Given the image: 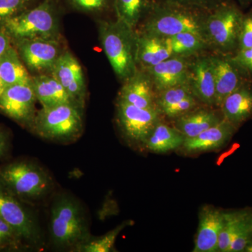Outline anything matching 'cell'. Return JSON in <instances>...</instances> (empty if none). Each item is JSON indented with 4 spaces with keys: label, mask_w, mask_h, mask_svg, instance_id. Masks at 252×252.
Returning a JSON list of instances; mask_svg holds the SVG:
<instances>
[{
    "label": "cell",
    "mask_w": 252,
    "mask_h": 252,
    "mask_svg": "<svg viewBox=\"0 0 252 252\" xmlns=\"http://www.w3.org/2000/svg\"><path fill=\"white\" fill-rule=\"evenodd\" d=\"M36 100L32 84L6 86L0 94V112L30 130L36 114Z\"/></svg>",
    "instance_id": "30bf717a"
},
{
    "label": "cell",
    "mask_w": 252,
    "mask_h": 252,
    "mask_svg": "<svg viewBox=\"0 0 252 252\" xmlns=\"http://www.w3.org/2000/svg\"><path fill=\"white\" fill-rule=\"evenodd\" d=\"M32 86L36 99L42 107H52L63 104H75L61 83L51 74H38L32 77Z\"/></svg>",
    "instance_id": "44dd1931"
},
{
    "label": "cell",
    "mask_w": 252,
    "mask_h": 252,
    "mask_svg": "<svg viewBox=\"0 0 252 252\" xmlns=\"http://www.w3.org/2000/svg\"><path fill=\"white\" fill-rule=\"evenodd\" d=\"M35 0H0V25L32 7Z\"/></svg>",
    "instance_id": "4dcf8cb0"
},
{
    "label": "cell",
    "mask_w": 252,
    "mask_h": 252,
    "mask_svg": "<svg viewBox=\"0 0 252 252\" xmlns=\"http://www.w3.org/2000/svg\"><path fill=\"white\" fill-rule=\"evenodd\" d=\"M193 95L189 83L180 84L158 92L157 105L160 112L173 104L178 103L182 99ZM194 96V95H193Z\"/></svg>",
    "instance_id": "f1b7e54d"
},
{
    "label": "cell",
    "mask_w": 252,
    "mask_h": 252,
    "mask_svg": "<svg viewBox=\"0 0 252 252\" xmlns=\"http://www.w3.org/2000/svg\"><path fill=\"white\" fill-rule=\"evenodd\" d=\"M72 9L85 13H100L106 11L113 0H66Z\"/></svg>",
    "instance_id": "1f68e13d"
},
{
    "label": "cell",
    "mask_w": 252,
    "mask_h": 252,
    "mask_svg": "<svg viewBox=\"0 0 252 252\" xmlns=\"http://www.w3.org/2000/svg\"><path fill=\"white\" fill-rule=\"evenodd\" d=\"M197 104V99L193 95L189 96L178 103L164 109L160 113L165 114L168 118L177 119L195 109Z\"/></svg>",
    "instance_id": "d6a6232c"
},
{
    "label": "cell",
    "mask_w": 252,
    "mask_h": 252,
    "mask_svg": "<svg viewBox=\"0 0 252 252\" xmlns=\"http://www.w3.org/2000/svg\"><path fill=\"white\" fill-rule=\"evenodd\" d=\"M59 1L42 0L0 26L11 41L23 39H59Z\"/></svg>",
    "instance_id": "277c9868"
},
{
    "label": "cell",
    "mask_w": 252,
    "mask_h": 252,
    "mask_svg": "<svg viewBox=\"0 0 252 252\" xmlns=\"http://www.w3.org/2000/svg\"><path fill=\"white\" fill-rule=\"evenodd\" d=\"M237 127L223 119L217 125L193 138H185L182 147L189 153L209 152L221 148L229 142Z\"/></svg>",
    "instance_id": "ac0fdd59"
},
{
    "label": "cell",
    "mask_w": 252,
    "mask_h": 252,
    "mask_svg": "<svg viewBox=\"0 0 252 252\" xmlns=\"http://www.w3.org/2000/svg\"><path fill=\"white\" fill-rule=\"evenodd\" d=\"M160 114L158 108H140L117 99L118 126L126 140L135 145H145L152 130L160 122Z\"/></svg>",
    "instance_id": "9c48e42d"
},
{
    "label": "cell",
    "mask_w": 252,
    "mask_h": 252,
    "mask_svg": "<svg viewBox=\"0 0 252 252\" xmlns=\"http://www.w3.org/2000/svg\"><path fill=\"white\" fill-rule=\"evenodd\" d=\"M67 91L73 102L84 109L86 97L85 79L80 63L69 51L60 55L51 71Z\"/></svg>",
    "instance_id": "7c38bea8"
},
{
    "label": "cell",
    "mask_w": 252,
    "mask_h": 252,
    "mask_svg": "<svg viewBox=\"0 0 252 252\" xmlns=\"http://www.w3.org/2000/svg\"><path fill=\"white\" fill-rule=\"evenodd\" d=\"M223 220V211L212 205L201 209L193 252H217Z\"/></svg>",
    "instance_id": "e0dca14e"
},
{
    "label": "cell",
    "mask_w": 252,
    "mask_h": 252,
    "mask_svg": "<svg viewBox=\"0 0 252 252\" xmlns=\"http://www.w3.org/2000/svg\"><path fill=\"white\" fill-rule=\"evenodd\" d=\"M129 220L118 225L114 229L111 230L107 234L97 238L89 239L85 243L78 249L77 251L84 252H109L112 251L116 239L120 232L130 224Z\"/></svg>",
    "instance_id": "83f0119b"
},
{
    "label": "cell",
    "mask_w": 252,
    "mask_h": 252,
    "mask_svg": "<svg viewBox=\"0 0 252 252\" xmlns=\"http://www.w3.org/2000/svg\"><path fill=\"white\" fill-rule=\"evenodd\" d=\"M163 2L172 3L193 8V9L203 10V11H211L220 5L230 0H157Z\"/></svg>",
    "instance_id": "836d02e7"
},
{
    "label": "cell",
    "mask_w": 252,
    "mask_h": 252,
    "mask_svg": "<svg viewBox=\"0 0 252 252\" xmlns=\"http://www.w3.org/2000/svg\"><path fill=\"white\" fill-rule=\"evenodd\" d=\"M223 119L238 127L252 117V79L227 96L220 107Z\"/></svg>",
    "instance_id": "d6986e66"
},
{
    "label": "cell",
    "mask_w": 252,
    "mask_h": 252,
    "mask_svg": "<svg viewBox=\"0 0 252 252\" xmlns=\"http://www.w3.org/2000/svg\"><path fill=\"white\" fill-rule=\"evenodd\" d=\"M82 109L74 104L42 107L36 112L31 130L41 138L61 143L77 140L83 132Z\"/></svg>",
    "instance_id": "8992f818"
},
{
    "label": "cell",
    "mask_w": 252,
    "mask_h": 252,
    "mask_svg": "<svg viewBox=\"0 0 252 252\" xmlns=\"http://www.w3.org/2000/svg\"><path fill=\"white\" fill-rule=\"evenodd\" d=\"M0 182L24 203L43 200L52 190L53 181L43 167L28 160H16L0 166Z\"/></svg>",
    "instance_id": "5b68a950"
},
{
    "label": "cell",
    "mask_w": 252,
    "mask_h": 252,
    "mask_svg": "<svg viewBox=\"0 0 252 252\" xmlns=\"http://www.w3.org/2000/svg\"><path fill=\"white\" fill-rule=\"evenodd\" d=\"M209 12L157 1L143 20L140 32L164 38L182 32H194L205 38L204 28Z\"/></svg>",
    "instance_id": "7a4b0ae2"
},
{
    "label": "cell",
    "mask_w": 252,
    "mask_h": 252,
    "mask_svg": "<svg viewBox=\"0 0 252 252\" xmlns=\"http://www.w3.org/2000/svg\"><path fill=\"white\" fill-rule=\"evenodd\" d=\"M22 240L14 228L0 217V251L21 250Z\"/></svg>",
    "instance_id": "f546056e"
},
{
    "label": "cell",
    "mask_w": 252,
    "mask_h": 252,
    "mask_svg": "<svg viewBox=\"0 0 252 252\" xmlns=\"http://www.w3.org/2000/svg\"><path fill=\"white\" fill-rule=\"evenodd\" d=\"M136 60L143 69L170 59L172 54L166 38L136 32Z\"/></svg>",
    "instance_id": "ffe728a7"
},
{
    "label": "cell",
    "mask_w": 252,
    "mask_h": 252,
    "mask_svg": "<svg viewBox=\"0 0 252 252\" xmlns=\"http://www.w3.org/2000/svg\"><path fill=\"white\" fill-rule=\"evenodd\" d=\"M188 83L194 97L208 107L215 106V82L210 56L190 61Z\"/></svg>",
    "instance_id": "5bb4252c"
},
{
    "label": "cell",
    "mask_w": 252,
    "mask_h": 252,
    "mask_svg": "<svg viewBox=\"0 0 252 252\" xmlns=\"http://www.w3.org/2000/svg\"><path fill=\"white\" fill-rule=\"evenodd\" d=\"M10 136L4 127L0 126V158L7 154L10 148Z\"/></svg>",
    "instance_id": "8d00e7d4"
},
{
    "label": "cell",
    "mask_w": 252,
    "mask_h": 252,
    "mask_svg": "<svg viewBox=\"0 0 252 252\" xmlns=\"http://www.w3.org/2000/svg\"><path fill=\"white\" fill-rule=\"evenodd\" d=\"M5 88H6V86H5L4 81H3L2 79H1V75H0V94H1V93L3 92V91L4 90Z\"/></svg>",
    "instance_id": "ab89813d"
},
{
    "label": "cell",
    "mask_w": 252,
    "mask_h": 252,
    "mask_svg": "<svg viewBox=\"0 0 252 252\" xmlns=\"http://www.w3.org/2000/svg\"><path fill=\"white\" fill-rule=\"evenodd\" d=\"M232 59L252 78V46L238 51Z\"/></svg>",
    "instance_id": "d590c367"
},
{
    "label": "cell",
    "mask_w": 252,
    "mask_h": 252,
    "mask_svg": "<svg viewBox=\"0 0 252 252\" xmlns=\"http://www.w3.org/2000/svg\"><path fill=\"white\" fill-rule=\"evenodd\" d=\"M99 40L111 66L119 79L126 81L137 70L135 30L117 19L99 22Z\"/></svg>",
    "instance_id": "3957f363"
},
{
    "label": "cell",
    "mask_w": 252,
    "mask_h": 252,
    "mask_svg": "<svg viewBox=\"0 0 252 252\" xmlns=\"http://www.w3.org/2000/svg\"><path fill=\"white\" fill-rule=\"evenodd\" d=\"M185 137L176 129L158 122L146 142V148L158 154H165L182 147Z\"/></svg>",
    "instance_id": "cb8c5ba5"
},
{
    "label": "cell",
    "mask_w": 252,
    "mask_h": 252,
    "mask_svg": "<svg viewBox=\"0 0 252 252\" xmlns=\"http://www.w3.org/2000/svg\"><path fill=\"white\" fill-rule=\"evenodd\" d=\"M237 3L240 7H247L252 4V0H233Z\"/></svg>",
    "instance_id": "f35d334b"
},
{
    "label": "cell",
    "mask_w": 252,
    "mask_h": 252,
    "mask_svg": "<svg viewBox=\"0 0 252 252\" xmlns=\"http://www.w3.org/2000/svg\"><path fill=\"white\" fill-rule=\"evenodd\" d=\"M245 252H252V239L250 243H249L248 247L245 249Z\"/></svg>",
    "instance_id": "60d3db41"
},
{
    "label": "cell",
    "mask_w": 252,
    "mask_h": 252,
    "mask_svg": "<svg viewBox=\"0 0 252 252\" xmlns=\"http://www.w3.org/2000/svg\"><path fill=\"white\" fill-rule=\"evenodd\" d=\"M210 59L215 75V106L220 107L227 96L252 78L233 61L232 56L217 54Z\"/></svg>",
    "instance_id": "4fadbf2b"
},
{
    "label": "cell",
    "mask_w": 252,
    "mask_h": 252,
    "mask_svg": "<svg viewBox=\"0 0 252 252\" xmlns=\"http://www.w3.org/2000/svg\"><path fill=\"white\" fill-rule=\"evenodd\" d=\"M25 203L0 182V217L14 228L24 246L39 247L40 228L35 217Z\"/></svg>",
    "instance_id": "ba28073f"
},
{
    "label": "cell",
    "mask_w": 252,
    "mask_h": 252,
    "mask_svg": "<svg viewBox=\"0 0 252 252\" xmlns=\"http://www.w3.org/2000/svg\"><path fill=\"white\" fill-rule=\"evenodd\" d=\"M175 127L185 138H193L223 119V115L210 109H193L175 119Z\"/></svg>",
    "instance_id": "7402d4cb"
},
{
    "label": "cell",
    "mask_w": 252,
    "mask_h": 252,
    "mask_svg": "<svg viewBox=\"0 0 252 252\" xmlns=\"http://www.w3.org/2000/svg\"><path fill=\"white\" fill-rule=\"evenodd\" d=\"M26 67L32 72H51L62 54L59 39H23L12 41Z\"/></svg>",
    "instance_id": "8fae6325"
},
{
    "label": "cell",
    "mask_w": 252,
    "mask_h": 252,
    "mask_svg": "<svg viewBox=\"0 0 252 252\" xmlns=\"http://www.w3.org/2000/svg\"><path fill=\"white\" fill-rule=\"evenodd\" d=\"M188 58L172 56L162 62L143 69L148 73L156 91H160L188 82Z\"/></svg>",
    "instance_id": "9a60e30c"
},
{
    "label": "cell",
    "mask_w": 252,
    "mask_h": 252,
    "mask_svg": "<svg viewBox=\"0 0 252 252\" xmlns=\"http://www.w3.org/2000/svg\"><path fill=\"white\" fill-rule=\"evenodd\" d=\"M0 75L5 86L32 84V77L20 57L14 45L0 57Z\"/></svg>",
    "instance_id": "603a6c76"
},
{
    "label": "cell",
    "mask_w": 252,
    "mask_h": 252,
    "mask_svg": "<svg viewBox=\"0 0 252 252\" xmlns=\"http://www.w3.org/2000/svg\"><path fill=\"white\" fill-rule=\"evenodd\" d=\"M252 223V213L248 210L223 212V225L219 237L217 252H228L235 237Z\"/></svg>",
    "instance_id": "d4e9b609"
},
{
    "label": "cell",
    "mask_w": 252,
    "mask_h": 252,
    "mask_svg": "<svg viewBox=\"0 0 252 252\" xmlns=\"http://www.w3.org/2000/svg\"><path fill=\"white\" fill-rule=\"evenodd\" d=\"M157 0H113L117 19L135 30L153 8Z\"/></svg>",
    "instance_id": "484cf974"
},
{
    "label": "cell",
    "mask_w": 252,
    "mask_h": 252,
    "mask_svg": "<svg viewBox=\"0 0 252 252\" xmlns=\"http://www.w3.org/2000/svg\"><path fill=\"white\" fill-rule=\"evenodd\" d=\"M244 13L233 0L210 11L205 22V38L208 46L220 54L233 56L238 52L239 35Z\"/></svg>",
    "instance_id": "52a82bcc"
},
{
    "label": "cell",
    "mask_w": 252,
    "mask_h": 252,
    "mask_svg": "<svg viewBox=\"0 0 252 252\" xmlns=\"http://www.w3.org/2000/svg\"><path fill=\"white\" fill-rule=\"evenodd\" d=\"M252 46V9L247 14H244L240 35H239L238 50L248 49Z\"/></svg>",
    "instance_id": "e575fe53"
},
{
    "label": "cell",
    "mask_w": 252,
    "mask_h": 252,
    "mask_svg": "<svg viewBox=\"0 0 252 252\" xmlns=\"http://www.w3.org/2000/svg\"><path fill=\"white\" fill-rule=\"evenodd\" d=\"M155 91L148 73L137 69L133 75L124 81L118 98L140 108H158Z\"/></svg>",
    "instance_id": "2e32d148"
},
{
    "label": "cell",
    "mask_w": 252,
    "mask_h": 252,
    "mask_svg": "<svg viewBox=\"0 0 252 252\" xmlns=\"http://www.w3.org/2000/svg\"><path fill=\"white\" fill-rule=\"evenodd\" d=\"M12 46L11 38L0 26V57Z\"/></svg>",
    "instance_id": "74e56055"
},
{
    "label": "cell",
    "mask_w": 252,
    "mask_h": 252,
    "mask_svg": "<svg viewBox=\"0 0 252 252\" xmlns=\"http://www.w3.org/2000/svg\"><path fill=\"white\" fill-rule=\"evenodd\" d=\"M172 56L189 58L208 46L205 38L194 32H182L167 37Z\"/></svg>",
    "instance_id": "4316f807"
},
{
    "label": "cell",
    "mask_w": 252,
    "mask_h": 252,
    "mask_svg": "<svg viewBox=\"0 0 252 252\" xmlns=\"http://www.w3.org/2000/svg\"><path fill=\"white\" fill-rule=\"evenodd\" d=\"M50 216V236L57 248L77 251L91 238L84 208L72 195L63 194L55 199Z\"/></svg>",
    "instance_id": "6da1fadb"
}]
</instances>
